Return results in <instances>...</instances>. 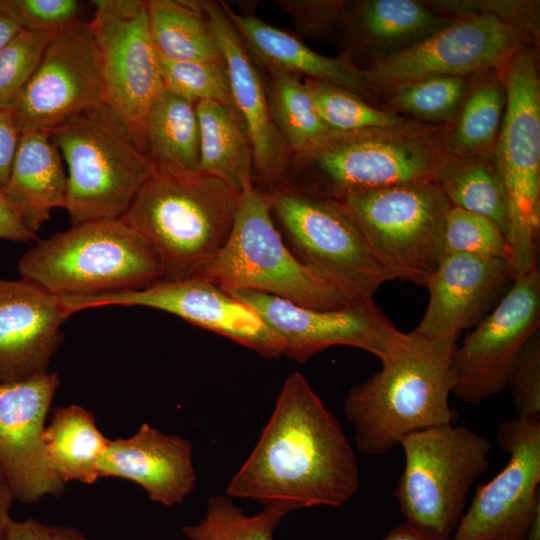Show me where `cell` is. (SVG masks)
I'll return each instance as SVG.
<instances>
[{
  "label": "cell",
  "instance_id": "6da1fadb",
  "mask_svg": "<svg viewBox=\"0 0 540 540\" xmlns=\"http://www.w3.org/2000/svg\"><path fill=\"white\" fill-rule=\"evenodd\" d=\"M360 485L355 453L339 421L296 371L284 382L258 442L226 494L294 511L342 506Z\"/></svg>",
  "mask_w": 540,
  "mask_h": 540
},
{
  "label": "cell",
  "instance_id": "7a4b0ae2",
  "mask_svg": "<svg viewBox=\"0 0 540 540\" xmlns=\"http://www.w3.org/2000/svg\"><path fill=\"white\" fill-rule=\"evenodd\" d=\"M456 346L457 339L400 331L380 370L354 385L344 400V415L362 453L384 456L412 433L453 424L449 395Z\"/></svg>",
  "mask_w": 540,
  "mask_h": 540
},
{
  "label": "cell",
  "instance_id": "3957f363",
  "mask_svg": "<svg viewBox=\"0 0 540 540\" xmlns=\"http://www.w3.org/2000/svg\"><path fill=\"white\" fill-rule=\"evenodd\" d=\"M241 195L218 178L154 173L121 219L157 255L163 279L198 276L228 240Z\"/></svg>",
  "mask_w": 540,
  "mask_h": 540
},
{
  "label": "cell",
  "instance_id": "277c9868",
  "mask_svg": "<svg viewBox=\"0 0 540 540\" xmlns=\"http://www.w3.org/2000/svg\"><path fill=\"white\" fill-rule=\"evenodd\" d=\"M18 271L57 296L137 290L163 279L155 252L121 218L76 224L38 241Z\"/></svg>",
  "mask_w": 540,
  "mask_h": 540
},
{
  "label": "cell",
  "instance_id": "5b68a950",
  "mask_svg": "<svg viewBox=\"0 0 540 540\" xmlns=\"http://www.w3.org/2000/svg\"><path fill=\"white\" fill-rule=\"evenodd\" d=\"M49 133L67 166L65 209L73 225L120 219L155 173L127 123L106 103Z\"/></svg>",
  "mask_w": 540,
  "mask_h": 540
},
{
  "label": "cell",
  "instance_id": "8992f818",
  "mask_svg": "<svg viewBox=\"0 0 540 540\" xmlns=\"http://www.w3.org/2000/svg\"><path fill=\"white\" fill-rule=\"evenodd\" d=\"M198 276L313 309L357 302L293 254L273 221L269 193L255 186L241 195L228 240Z\"/></svg>",
  "mask_w": 540,
  "mask_h": 540
},
{
  "label": "cell",
  "instance_id": "52a82bcc",
  "mask_svg": "<svg viewBox=\"0 0 540 540\" xmlns=\"http://www.w3.org/2000/svg\"><path fill=\"white\" fill-rule=\"evenodd\" d=\"M404 468L393 496L405 522L451 540L468 493L489 466L490 441L453 424L402 439Z\"/></svg>",
  "mask_w": 540,
  "mask_h": 540
},
{
  "label": "cell",
  "instance_id": "ba28073f",
  "mask_svg": "<svg viewBox=\"0 0 540 540\" xmlns=\"http://www.w3.org/2000/svg\"><path fill=\"white\" fill-rule=\"evenodd\" d=\"M506 103L495 164L507 210L514 277L538 267L540 229V80L536 60L518 50L505 75Z\"/></svg>",
  "mask_w": 540,
  "mask_h": 540
},
{
  "label": "cell",
  "instance_id": "9c48e42d",
  "mask_svg": "<svg viewBox=\"0 0 540 540\" xmlns=\"http://www.w3.org/2000/svg\"><path fill=\"white\" fill-rule=\"evenodd\" d=\"M336 200L394 279L425 287L444 256L451 207L434 180L355 191Z\"/></svg>",
  "mask_w": 540,
  "mask_h": 540
},
{
  "label": "cell",
  "instance_id": "30bf717a",
  "mask_svg": "<svg viewBox=\"0 0 540 540\" xmlns=\"http://www.w3.org/2000/svg\"><path fill=\"white\" fill-rule=\"evenodd\" d=\"M268 193L293 254L349 298L373 299L382 284L394 279L338 200L287 183Z\"/></svg>",
  "mask_w": 540,
  "mask_h": 540
},
{
  "label": "cell",
  "instance_id": "8fae6325",
  "mask_svg": "<svg viewBox=\"0 0 540 540\" xmlns=\"http://www.w3.org/2000/svg\"><path fill=\"white\" fill-rule=\"evenodd\" d=\"M374 130L332 133L295 158L291 174L311 170L313 188L334 199L345 194L414 181L434 180L442 161L424 141Z\"/></svg>",
  "mask_w": 540,
  "mask_h": 540
},
{
  "label": "cell",
  "instance_id": "7c38bea8",
  "mask_svg": "<svg viewBox=\"0 0 540 540\" xmlns=\"http://www.w3.org/2000/svg\"><path fill=\"white\" fill-rule=\"evenodd\" d=\"M87 22L94 37L106 89V104L127 123L142 145L146 115L165 89L152 41L145 1L95 0Z\"/></svg>",
  "mask_w": 540,
  "mask_h": 540
},
{
  "label": "cell",
  "instance_id": "4fadbf2b",
  "mask_svg": "<svg viewBox=\"0 0 540 540\" xmlns=\"http://www.w3.org/2000/svg\"><path fill=\"white\" fill-rule=\"evenodd\" d=\"M540 331V271L514 279L494 309L468 333L452 356V394L478 404L503 392L526 342Z\"/></svg>",
  "mask_w": 540,
  "mask_h": 540
},
{
  "label": "cell",
  "instance_id": "5bb4252c",
  "mask_svg": "<svg viewBox=\"0 0 540 540\" xmlns=\"http://www.w3.org/2000/svg\"><path fill=\"white\" fill-rule=\"evenodd\" d=\"M520 31L504 17L482 12L451 21L427 37L376 61L367 71L370 86L396 89L437 76L463 77L510 60Z\"/></svg>",
  "mask_w": 540,
  "mask_h": 540
},
{
  "label": "cell",
  "instance_id": "9a60e30c",
  "mask_svg": "<svg viewBox=\"0 0 540 540\" xmlns=\"http://www.w3.org/2000/svg\"><path fill=\"white\" fill-rule=\"evenodd\" d=\"M504 468L480 486L451 540H522L540 514V416H514L497 429Z\"/></svg>",
  "mask_w": 540,
  "mask_h": 540
},
{
  "label": "cell",
  "instance_id": "2e32d148",
  "mask_svg": "<svg viewBox=\"0 0 540 540\" xmlns=\"http://www.w3.org/2000/svg\"><path fill=\"white\" fill-rule=\"evenodd\" d=\"M69 317L104 306H140L165 311L227 337L265 358L282 356L278 339L260 317L216 282L201 276L160 279L137 290L59 296Z\"/></svg>",
  "mask_w": 540,
  "mask_h": 540
},
{
  "label": "cell",
  "instance_id": "e0dca14e",
  "mask_svg": "<svg viewBox=\"0 0 540 540\" xmlns=\"http://www.w3.org/2000/svg\"><path fill=\"white\" fill-rule=\"evenodd\" d=\"M105 103L98 49L80 20L52 37L11 113L21 133L50 132Z\"/></svg>",
  "mask_w": 540,
  "mask_h": 540
},
{
  "label": "cell",
  "instance_id": "ac0fdd59",
  "mask_svg": "<svg viewBox=\"0 0 540 540\" xmlns=\"http://www.w3.org/2000/svg\"><path fill=\"white\" fill-rule=\"evenodd\" d=\"M223 289L260 317L278 339L282 356L298 362L336 345L359 348L381 360L400 333L373 299L322 310L254 290Z\"/></svg>",
  "mask_w": 540,
  "mask_h": 540
},
{
  "label": "cell",
  "instance_id": "d6986e66",
  "mask_svg": "<svg viewBox=\"0 0 540 540\" xmlns=\"http://www.w3.org/2000/svg\"><path fill=\"white\" fill-rule=\"evenodd\" d=\"M59 384L57 372L0 382V468L14 499L25 504L65 490L44 450L45 421Z\"/></svg>",
  "mask_w": 540,
  "mask_h": 540
},
{
  "label": "cell",
  "instance_id": "ffe728a7",
  "mask_svg": "<svg viewBox=\"0 0 540 540\" xmlns=\"http://www.w3.org/2000/svg\"><path fill=\"white\" fill-rule=\"evenodd\" d=\"M514 279L509 260L444 255L427 280L428 305L413 331L430 339H457L494 309Z\"/></svg>",
  "mask_w": 540,
  "mask_h": 540
},
{
  "label": "cell",
  "instance_id": "44dd1931",
  "mask_svg": "<svg viewBox=\"0 0 540 540\" xmlns=\"http://www.w3.org/2000/svg\"><path fill=\"white\" fill-rule=\"evenodd\" d=\"M206 15L226 66L234 108L248 135L253 170L275 188L287 183L291 152L271 117L267 90L221 3L196 1Z\"/></svg>",
  "mask_w": 540,
  "mask_h": 540
},
{
  "label": "cell",
  "instance_id": "7402d4cb",
  "mask_svg": "<svg viewBox=\"0 0 540 540\" xmlns=\"http://www.w3.org/2000/svg\"><path fill=\"white\" fill-rule=\"evenodd\" d=\"M67 318L59 296L23 278L0 279V382L47 373Z\"/></svg>",
  "mask_w": 540,
  "mask_h": 540
},
{
  "label": "cell",
  "instance_id": "603a6c76",
  "mask_svg": "<svg viewBox=\"0 0 540 540\" xmlns=\"http://www.w3.org/2000/svg\"><path fill=\"white\" fill-rule=\"evenodd\" d=\"M192 451L188 439L143 423L133 436L109 441L99 462V476L132 481L152 501L173 506L196 488Z\"/></svg>",
  "mask_w": 540,
  "mask_h": 540
},
{
  "label": "cell",
  "instance_id": "cb8c5ba5",
  "mask_svg": "<svg viewBox=\"0 0 540 540\" xmlns=\"http://www.w3.org/2000/svg\"><path fill=\"white\" fill-rule=\"evenodd\" d=\"M220 3L250 56L268 70L306 75L355 94L371 87L367 71L349 59L321 55L290 33L255 16L237 14L226 3Z\"/></svg>",
  "mask_w": 540,
  "mask_h": 540
},
{
  "label": "cell",
  "instance_id": "d4e9b609",
  "mask_svg": "<svg viewBox=\"0 0 540 540\" xmlns=\"http://www.w3.org/2000/svg\"><path fill=\"white\" fill-rule=\"evenodd\" d=\"M11 208L33 233L55 208H65L67 173L46 131L21 133L7 182L1 188Z\"/></svg>",
  "mask_w": 540,
  "mask_h": 540
},
{
  "label": "cell",
  "instance_id": "484cf974",
  "mask_svg": "<svg viewBox=\"0 0 540 540\" xmlns=\"http://www.w3.org/2000/svg\"><path fill=\"white\" fill-rule=\"evenodd\" d=\"M142 145L155 173H199L200 133L196 104L164 89L146 115Z\"/></svg>",
  "mask_w": 540,
  "mask_h": 540
},
{
  "label": "cell",
  "instance_id": "4316f807",
  "mask_svg": "<svg viewBox=\"0 0 540 540\" xmlns=\"http://www.w3.org/2000/svg\"><path fill=\"white\" fill-rule=\"evenodd\" d=\"M109 441L98 429L93 413L76 404L53 409L44 430L48 466L64 484L95 483Z\"/></svg>",
  "mask_w": 540,
  "mask_h": 540
},
{
  "label": "cell",
  "instance_id": "83f0119b",
  "mask_svg": "<svg viewBox=\"0 0 540 540\" xmlns=\"http://www.w3.org/2000/svg\"><path fill=\"white\" fill-rule=\"evenodd\" d=\"M200 172L220 179L239 194L254 187L253 154L238 113L214 101L196 103Z\"/></svg>",
  "mask_w": 540,
  "mask_h": 540
},
{
  "label": "cell",
  "instance_id": "f1b7e54d",
  "mask_svg": "<svg viewBox=\"0 0 540 540\" xmlns=\"http://www.w3.org/2000/svg\"><path fill=\"white\" fill-rule=\"evenodd\" d=\"M150 35L160 57L223 61L209 21L196 1H145Z\"/></svg>",
  "mask_w": 540,
  "mask_h": 540
},
{
  "label": "cell",
  "instance_id": "f546056e",
  "mask_svg": "<svg viewBox=\"0 0 540 540\" xmlns=\"http://www.w3.org/2000/svg\"><path fill=\"white\" fill-rule=\"evenodd\" d=\"M434 181L452 207L492 220L507 237V202L494 161L486 157L444 159Z\"/></svg>",
  "mask_w": 540,
  "mask_h": 540
},
{
  "label": "cell",
  "instance_id": "4dcf8cb0",
  "mask_svg": "<svg viewBox=\"0 0 540 540\" xmlns=\"http://www.w3.org/2000/svg\"><path fill=\"white\" fill-rule=\"evenodd\" d=\"M267 91L271 117L291 154H306L320 145L332 130L318 115L304 82L298 75L268 70Z\"/></svg>",
  "mask_w": 540,
  "mask_h": 540
},
{
  "label": "cell",
  "instance_id": "1f68e13d",
  "mask_svg": "<svg viewBox=\"0 0 540 540\" xmlns=\"http://www.w3.org/2000/svg\"><path fill=\"white\" fill-rule=\"evenodd\" d=\"M356 16L368 38L390 44L419 41L451 22L412 0L364 1Z\"/></svg>",
  "mask_w": 540,
  "mask_h": 540
},
{
  "label": "cell",
  "instance_id": "d6a6232c",
  "mask_svg": "<svg viewBox=\"0 0 540 540\" xmlns=\"http://www.w3.org/2000/svg\"><path fill=\"white\" fill-rule=\"evenodd\" d=\"M289 512L286 506L268 505L248 516L228 495H215L207 502L205 517L184 526L182 533L189 540H274L275 529Z\"/></svg>",
  "mask_w": 540,
  "mask_h": 540
},
{
  "label": "cell",
  "instance_id": "836d02e7",
  "mask_svg": "<svg viewBox=\"0 0 540 540\" xmlns=\"http://www.w3.org/2000/svg\"><path fill=\"white\" fill-rule=\"evenodd\" d=\"M506 103L504 85L490 81L478 86L467 98L450 138L461 157L480 158L495 143Z\"/></svg>",
  "mask_w": 540,
  "mask_h": 540
},
{
  "label": "cell",
  "instance_id": "e575fe53",
  "mask_svg": "<svg viewBox=\"0 0 540 540\" xmlns=\"http://www.w3.org/2000/svg\"><path fill=\"white\" fill-rule=\"evenodd\" d=\"M322 121L335 132H358L400 128L405 120L362 101L342 87L309 79L304 82Z\"/></svg>",
  "mask_w": 540,
  "mask_h": 540
},
{
  "label": "cell",
  "instance_id": "d590c367",
  "mask_svg": "<svg viewBox=\"0 0 540 540\" xmlns=\"http://www.w3.org/2000/svg\"><path fill=\"white\" fill-rule=\"evenodd\" d=\"M160 67L165 89L195 104L214 101L235 110L224 61H177L160 57Z\"/></svg>",
  "mask_w": 540,
  "mask_h": 540
},
{
  "label": "cell",
  "instance_id": "8d00e7d4",
  "mask_svg": "<svg viewBox=\"0 0 540 540\" xmlns=\"http://www.w3.org/2000/svg\"><path fill=\"white\" fill-rule=\"evenodd\" d=\"M444 255L465 254L511 260V249L503 230L492 220L450 207L445 221Z\"/></svg>",
  "mask_w": 540,
  "mask_h": 540
},
{
  "label": "cell",
  "instance_id": "74e56055",
  "mask_svg": "<svg viewBox=\"0 0 540 540\" xmlns=\"http://www.w3.org/2000/svg\"><path fill=\"white\" fill-rule=\"evenodd\" d=\"M55 34L22 29L0 50V109H14Z\"/></svg>",
  "mask_w": 540,
  "mask_h": 540
},
{
  "label": "cell",
  "instance_id": "f35d334b",
  "mask_svg": "<svg viewBox=\"0 0 540 540\" xmlns=\"http://www.w3.org/2000/svg\"><path fill=\"white\" fill-rule=\"evenodd\" d=\"M465 89L463 77H430L396 88L393 100L406 113L430 120L443 119L459 106Z\"/></svg>",
  "mask_w": 540,
  "mask_h": 540
},
{
  "label": "cell",
  "instance_id": "ab89813d",
  "mask_svg": "<svg viewBox=\"0 0 540 540\" xmlns=\"http://www.w3.org/2000/svg\"><path fill=\"white\" fill-rule=\"evenodd\" d=\"M76 0H0V13L21 29L57 33L80 21Z\"/></svg>",
  "mask_w": 540,
  "mask_h": 540
},
{
  "label": "cell",
  "instance_id": "60d3db41",
  "mask_svg": "<svg viewBox=\"0 0 540 540\" xmlns=\"http://www.w3.org/2000/svg\"><path fill=\"white\" fill-rule=\"evenodd\" d=\"M507 388L515 416H540V331L520 351Z\"/></svg>",
  "mask_w": 540,
  "mask_h": 540
},
{
  "label": "cell",
  "instance_id": "b9f144b4",
  "mask_svg": "<svg viewBox=\"0 0 540 540\" xmlns=\"http://www.w3.org/2000/svg\"><path fill=\"white\" fill-rule=\"evenodd\" d=\"M3 540H87L77 529L55 526L35 519L11 520Z\"/></svg>",
  "mask_w": 540,
  "mask_h": 540
},
{
  "label": "cell",
  "instance_id": "7bdbcfd3",
  "mask_svg": "<svg viewBox=\"0 0 540 540\" xmlns=\"http://www.w3.org/2000/svg\"><path fill=\"white\" fill-rule=\"evenodd\" d=\"M279 5L304 32H314L324 20L336 17L340 4L321 1H280Z\"/></svg>",
  "mask_w": 540,
  "mask_h": 540
},
{
  "label": "cell",
  "instance_id": "ee69618b",
  "mask_svg": "<svg viewBox=\"0 0 540 540\" xmlns=\"http://www.w3.org/2000/svg\"><path fill=\"white\" fill-rule=\"evenodd\" d=\"M20 136L12 113L0 109V188L8 180Z\"/></svg>",
  "mask_w": 540,
  "mask_h": 540
},
{
  "label": "cell",
  "instance_id": "f6af8a7d",
  "mask_svg": "<svg viewBox=\"0 0 540 540\" xmlns=\"http://www.w3.org/2000/svg\"><path fill=\"white\" fill-rule=\"evenodd\" d=\"M0 239L14 242H30L37 239L17 216L0 188Z\"/></svg>",
  "mask_w": 540,
  "mask_h": 540
},
{
  "label": "cell",
  "instance_id": "bcb514c9",
  "mask_svg": "<svg viewBox=\"0 0 540 540\" xmlns=\"http://www.w3.org/2000/svg\"><path fill=\"white\" fill-rule=\"evenodd\" d=\"M383 540H446L408 522L401 523L389 531Z\"/></svg>",
  "mask_w": 540,
  "mask_h": 540
},
{
  "label": "cell",
  "instance_id": "7dc6e473",
  "mask_svg": "<svg viewBox=\"0 0 540 540\" xmlns=\"http://www.w3.org/2000/svg\"><path fill=\"white\" fill-rule=\"evenodd\" d=\"M14 500L8 485L0 483V540H3L8 524L12 520L10 510Z\"/></svg>",
  "mask_w": 540,
  "mask_h": 540
},
{
  "label": "cell",
  "instance_id": "c3c4849f",
  "mask_svg": "<svg viewBox=\"0 0 540 540\" xmlns=\"http://www.w3.org/2000/svg\"><path fill=\"white\" fill-rule=\"evenodd\" d=\"M21 30L13 20L0 13V50Z\"/></svg>",
  "mask_w": 540,
  "mask_h": 540
},
{
  "label": "cell",
  "instance_id": "681fc988",
  "mask_svg": "<svg viewBox=\"0 0 540 540\" xmlns=\"http://www.w3.org/2000/svg\"><path fill=\"white\" fill-rule=\"evenodd\" d=\"M522 540H540V514L534 518Z\"/></svg>",
  "mask_w": 540,
  "mask_h": 540
},
{
  "label": "cell",
  "instance_id": "f907efd6",
  "mask_svg": "<svg viewBox=\"0 0 540 540\" xmlns=\"http://www.w3.org/2000/svg\"><path fill=\"white\" fill-rule=\"evenodd\" d=\"M4 482L5 483V480H4V476H3V473H2V470L0 468V483Z\"/></svg>",
  "mask_w": 540,
  "mask_h": 540
}]
</instances>
